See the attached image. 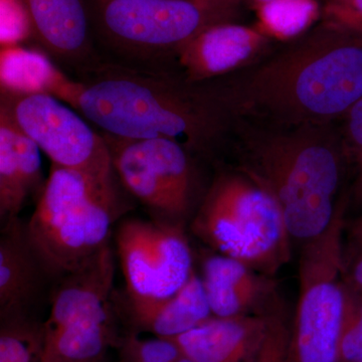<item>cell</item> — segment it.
<instances>
[{
  "instance_id": "cell-21",
  "label": "cell",
  "mask_w": 362,
  "mask_h": 362,
  "mask_svg": "<svg viewBox=\"0 0 362 362\" xmlns=\"http://www.w3.org/2000/svg\"><path fill=\"white\" fill-rule=\"evenodd\" d=\"M140 142L183 223L194 201L192 154L180 142L168 138L143 139Z\"/></svg>"
},
{
  "instance_id": "cell-12",
  "label": "cell",
  "mask_w": 362,
  "mask_h": 362,
  "mask_svg": "<svg viewBox=\"0 0 362 362\" xmlns=\"http://www.w3.org/2000/svg\"><path fill=\"white\" fill-rule=\"evenodd\" d=\"M32 25L33 39L81 75L103 63L95 56L85 0H21Z\"/></svg>"
},
{
  "instance_id": "cell-30",
  "label": "cell",
  "mask_w": 362,
  "mask_h": 362,
  "mask_svg": "<svg viewBox=\"0 0 362 362\" xmlns=\"http://www.w3.org/2000/svg\"><path fill=\"white\" fill-rule=\"evenodd\" d=\"M359 247L361 251L350 264L346 273L344 272V274H346V280L344 283L352 291L362 295V247Z\"/></svg>"
},
{
  "instance_id": "cell-23",
  "label": "cell",
  "mask_w": 362,
  "mask_h": 362,
  "mask_svg": "<svg viewBox=\"0 0 362 362\" xmlns=\"http://www.w3.org/2000/svg\"><path fill=\"white\" fill-rule=\"evenodd\" d=\"M45 325L39 317L0 319V362H40Z\"/></svg>"
},
{
  "instance_id": "cell-7",
  "label": "cell",
  "mask_w": 362,
  "mask_h": 362,
  "mask_svg": "<svg viewBox=\"0 0 362 362\" xmlns=\"http://www.w3.org/2000/svg\"><path fill=\"white\" fill-rule=\"evenodd\" d=\"M345 201L329 225L305 242L299 264V299L290 332L289 362H337L344 311L343 230Z\"/></svg>"
},
{
  "instance_id": "cell-14",
  "label": "cell",
  "mask_w": 362,
  "mask_h": 362,
  "mask_svg": "<svg viewBox=\"0 0 362 362\" xmlns=\"http://www.w3.org/2000/svg\"><path fill=\"white\" fill-rule=\"evenodd\" d=\"M267 323L266 308L256 315L213 316L169 339L194 362H252L265 337Z\"/></svg>"
},
{
  "instance_id": "cell-26",
  "label": "cell",
  "mask_w": 362,
  "mask_h": 362,
  "mask_svg": "<svg viewBox=\"0 0 362 362\" xmlns=\"http://www.w3.org/2000/svg\"><path fill=\"white\" fill-rule=\"evenodd\" d=\"M267 330L252 362H289L290 332L277 300L266 308Z\"/></svg>"
},
{
  "instance_id": "cell-25",
  "label": "cell",
  "mask_w": 362,
  "mask_h": 362,
  "mask_svg": "<svg viewBox=\"0 0 362 362\" xmlns=\"http://www.w3.org/2000/svg\"><path fill=\"white\" fill-rule=\"evenodd\" d=\"M362 361V295L352 291L345 285L344 311L339 341L337 362Z\"/></svg>"
},
{
  "instance_id": "cell-2",
  "label": "cell",
  "mask_w": 362,
  "mask_h": 362,
  "mask_svg": "<svg viewBox=\"0 0 362 362\" xmlns=\"http://www.w3.org/2000/svg\"><path fill=\"white\" fill-rule=\"evenodd\" d=\"M64 103L106 134L168 138L192 154L211 156L230 141L233 119L206 82L178 71L101 63L74 80Z\"/></svg>"
},
{
  "instance_id": "cell-4",
  "label": "cell",
  "mask_w": 362,
  "mask_h": 362,
  "mask_svg": "<svg viewBox=\"0 0 362 362\" xmlns=\"http://www.w3.org/2000/svg\"><path fill=\"white\" fill-rule=\"evenodd\" d=\"M116 177L52 163L26 230L56 282L110 245L113 226L129 209Z\"/></svg>"
},
{
  "instance_id": "cell-10",
  "label": "cell",
  "mask_w": 362,
  "mask_h": 362,
  "mask_svg": "<svg viewBox=\"0 0 362 362\" xmlns=\"http://www.w3.org/2000/svg\"><path fill=\"white\" fill-rule=\"evenodd\" d=\"M275 40L255 23L228 21L209 26L181 49L178 73L188 83L209 82L251 66L274 47Z\"/></svg>"
},
{
  "instance_id": "cell-29",
  "label": "cell",
  "mask_w": 362,
  "mask_h": 362,
  "mask_svg": "<svg viewBox=\"0 0 362 362\" xmlns=\"http://www.w3.org/2000/svg\"><path fill=\"white\" fill-rule=\"evenodd\" d=\"M342 141L345 154L362 163V97L344 116Z\"/></svg>"
},
{
  "instance_id": "cell-11",
  "label": "cell",
  "mask_w": 362,
  "mask_h": 362,
  "mask_svg": "<svg viewBox=\"0 0 362 362\" xmlns=\"http://www.w3.org/2000/svg\"><path fill=\"white\" fill-rule=\"evenodd\" d=\"M56 280L28 238L20 218L1 226L0 319L35 316Z\"/></svg>"
},
{
  "instance_id": "cell-3",
  "label": "cell",
  "mask_w": 362,
  "mask_h": 362,
  "mask_svg": "<svg viewBox=\"0 0 362 362\" xmlns=\"http://www.w3.org/2000/svg\"><path fill=\"white\" fill-rule=\"evenodd\" d=\"M238 170L276 202L290 237L313 239L329 225L346 156L333 124L272 125L235 119Z\"/></svg>"
},
{
  "instance_id": "cell-18",
  "label": "cell",
  "mask_w": 362,
  "mask_h": 362,
  "mask_svg": "<svg viewBox=\"0 0 362 362\" xmlns=\"http://www.w3.org/2000/svg\"><path fill=\"white\" fill-rule=\"evenodd\" d=\"M120 320L119 304L111 300L93 315L59 329L45 331L40 362H102L108 350L120 342Z\"/></svg>"
},
{
  "instance_id": "cell-16",
  "label": "cell",
  "mask_w": 362,
  "mask_h": 362,
  "mask_svg": "<svg viewBox=\"0 0 362 362\" xmlns=\"http://www.w3.org/2000/svg\"><path fill=\"white\" fill-rule=\"evenodd\" d=\"M40 149L4 113H0V220L20 218L28 197L42 192Z\"/></svg>"
},
{
  "instance_id": "cell-20",
  "label": "cell",
  "mask_w": 362,
  "mask_h": 362,
  "mask_svg": "<svg viewBox=\"0 0 362 362\" xmlns=\"http://www.w3.org/2000/svg\"><path fill=\"white\" fill-rule=\"evenodd\" d=\"M73 81L44 52L21 45L1 47V90L52 95L63 102Z\"/></svg>"
},
{
  "instance_id": "cell-15",
  "label": "cell",
  "mask_w": 362,
  "mask_h": 362,
  "mask_svg": "<svg viewBox=\"0 0 362 362\" xmlns=\"http://www.w3.org/2000/svg\"><path fill=\"white\" fill-rule=\"evenodd\" d=\"M121 320L132 332L144 331L156 337L173 338L192 330L213 317L202 278L192 272L175 294L152 302L128 301L119 304Z\"/></svg>"
},
{
  "instance_id": "cell-17",
  "label": "cell",
  "mask_w": 362,
  "mask_h": 362,
  "mask_svg": "<svg viewBox=\"0 0 362 362\" xmlns=\"http://www.w3.org/2000/svg\"><path fill=\"white\" fill-rule=\"evenodd\" d=\"M202 284L213 316L247 315L271 293L269 281L238 259L214 254L202 264Z\"/></svg>"
},
{
  "instance_id": "cell-22",
  "label": "cell",
  "mask_w": 362,
  "mask_h": 362,
  "mask_svg": "<svg viewBox=\"0 0 362 362\" xmlns=\"http://www.w3.org/2000/svg\"><path fill=\"white\" fill-rule=\"evenodd\" d=\"M320 0H279L256 9L258 25L275 42H287L320 21Z\"/></svg>"
},
{
  "instance_id": "cell-28",
  "label": "cell",
  "mask_w": 362,
  "mask_h": 362,
  "mask_svg": "<svg viewBox=\"0 0 362 362\" xmlns=\"http://www.w3.org/2000/svg\"><path fill=\"white\" fill-rule=\"evenodd\" d=\"M321 21L362 37V0H322Z\"/></svg>"
},
{
  "instance_id": "cell-33",
  "label": "cell",
  "mask_w": 362,
  "mask_h": 362,
  "mask_svg": "<svg viewBox=\"0 0 362 362\" xmlns=\"http://www.w3.org/2000/svg\"><path fill=\"white\" fill-rule=\"evenodd\" d=\"M361 176H359V180H358V185H357V187H358L359 192L362 194V163L361 164Z\"/></svg>"
},
{
  "instance_id": "cell-19",
  "label": "cell",
  "mask_w": 362,
  "mask_h": 362,
  "mask_svg": "<svg viewBox=\"0 0 362 362\" xmlns=\"http://www.w3.org/2000/svg\"><path fill=\"white\" fill-rule=\"evenodd\" d=\"M103 137L124 189L156 214V220L183 225L140 140L106 133Z\"/></svg>"
},
{
  "instance_id": "cell-5",
  "label": "cell",
  "mask_w": 362,
  "mask_h": 362,
  "mask_svg": "<svg viewBox=\"0 0 362 362\" xmlns=\"http://www.w3.org/2000/svg\"><path fill=\"white\" fill-rule=\"evenodd\" d=\"M90 30L128 66L168 70L189 40L209 26L239 21L226 0H85ZM124 65V64H123Z\"/></svg>"
},
{
  "instance_id": "cell-32",
  "label": "cell",
  "mask_w": 362,
  "mask_h": 362,
  "mask_svg": "<svg viewBox=\"0 0 362 362\" xmlns=\"http://www.w3.org/2000/svg\"><path fill=\"white\" fill-rule=\"evenodd\" d=\"M350 233H351L354 242H356L359 247H362V218L352 223Z\"/></svg>"
},
{
  "instance_id": "cell-6",
  "label": "cell",
  "mask_w": 362,
  "mask_h": 362,
  "mask_svg": "<svg viewBox=\"0 0 362 362\" xmlns=\"http://www.w3.org/2000/svg\"><path fill=\"white\" fill-rule=\"evenodd\" d=\"M192 232L221 255L264 275H273L290 259L291 237L277 204L235 168L214 181Z\"/></svg>"
},
{
  "instance_id": "cell-24",
  "label": "cell",
  "mask_w": 362,
  "mask_h": 362,
  "mask_svg": "<svg viewBox=\"0 0 362 362\" xmlns=\"http://www.w3.org/2000/svg\"><path fill=\"white\" fill-rule=\"evenodd\" d=\"M117 349L120 362H194L169 338L141 339L131 331L121 338Z\"/></svg>"
},
{
  "instance_id": "cell-1",
  "label": "cell",
  "mask_w": 362,
  "mask_h": 362,
  "mask_svg": "<svg viewBox=\"0 0 362 362\" xmlns=\"http://www.w3.org/2000/svg\"><path fill=\"white\" fill-rule=\"evenodd\" d=\"M207 84L233 120L334 124L362 97V37L319 21L251 66Z\"/></svg>"
},
{
  "instance_id": "cell-34",
  "label": "cell",
  "mask_w": 362,
  "mask_h": 362,
  "mask_svg": "<svg viewBox=\"0 0 362 362\" xmlns=\"http://www.w3.org/2000/svg\"><path fill=\"white\" fill-rule=\"evenodd\" d=\"M359 362H362V361H359Z\"/></svg>"
},
{
  "instance_id": "cell-13",
  "label": "cell",
  "mask_w": 362,
  "mask_h": 362,
  "mask_svg": "<svg viewBox=\"0 0 362 362\" xmlns=\"http://www.w3.org/2000/svg\"><path fill=\"white\" fill-rule=\"evenodd\" d=\"M115 266V256L109 245L62 276L52 289L45 331L59 329L106 306L113 298Z\"/></svg>"
},
{
  "instance_id": "cell-9",
  "label": "cell",
  "mask_w": 362,
  "mask_h": 362,
  "mask_svg": "<svg viewBox=\"0 0 362 362\" xmlns=\"http://www.w3.org/2000/svg\"><path fill=\"white\" fill-rule=\"evenodd\" d=\"M115 243L128 301L171 296L194 272L192 249L181 223L128 218L117 228Z\"/></svg>"
},
{
  "instance_id": "cell-8",
  "label": "cell",
  "mask_w": 362,
  "mask_h": 362,
  "mask_svg": "<svg viewBox=\"0 0 362 362\" xmlns=\"http://www.w3.org/2000/svg\"><path fill=\"white\" fill-rule=\"evenodd\" d=\"M0 113L61 168L92 175H116L103 135L58 98L1 90Z\"/></svg>"
},
{
  "instance_id": "cell-27",
  "label": "cell",
  "mask_w": 362,
  "mask_h": 362,
  "mask_svg": "<svg viewBox=\"0 0 362 362\" xmlns=\"http://www.w3.org/2000/svg\"><path fill=\"white\" fill-rule=\"evenodd\" d=\"M0 21L1 47L21 45L33 39L32 25L21 0H0Z\"/></svg>"
},
{
  "instance_id": "cell-31",
  "label": "cell",
  "mask_w": 362,
  "mask_h": 362,
  "mask_svg": "<svg viewBox=\"0 0 362 362\" xmlns=\"http://www.w3.org/2000/svg\"><path fill=\"white\" fill-rule=\"evenodd\" d=\"M230 1L242 7L243 9L249 6L256 11L259 7L267 6V4H270L272 2L279 1V0H230Z\"/></svg>"
}]
</instances>
